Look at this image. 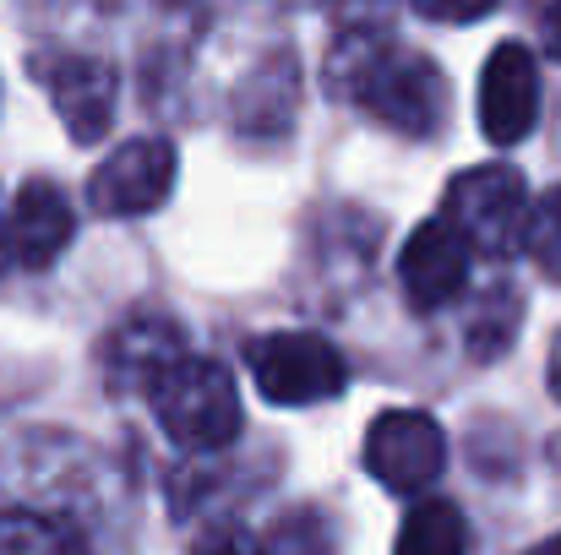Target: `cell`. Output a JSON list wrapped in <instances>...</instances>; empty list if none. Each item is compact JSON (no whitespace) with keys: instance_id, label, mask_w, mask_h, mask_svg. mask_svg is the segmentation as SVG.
<instances>
[{"instance_id":"6da1fadb","label":"cell","mask_w":561,"mask_h":555,"mask_svg":"<svg viewBox=\"0 0 561 555\" xmlns=\"http://www.w3.org/2000/svg\"><path fill=\"white\" fill-rule=\"evenodd\" d=\"M333 82L398 137H436L447 120V77L436 60L387 38H350L333 55Z\"/></svg>"},{"instance_id":"7a4b0ae2","label":"cell","mask_w":561,"mask_h":555,"mask_svg":"<svg viewBox=\"0 0 561 555\" xmlns=\"http://www.w3.org/2000/svg\"><path fill=\"white\" fill-rule=\"evenodd\" d=\"M148 403H153V419L164 425V436L186 452H213V447H229L240 436V392H234V375L218 366V360H202V355H175L153 370L148 381Z\"/></svg>"},{"instance_id":"3957f363","label":"cell","mask_w":561,"mask_h":555,"mask_svg":"<svg viewBox=\"0 0 561 555\" xmlns=\"http://www.w3.org/2000/svg\"><path fill=\"white\" fill-rule=\"evenodd\" d=\"M245 370L267 403L306 408L344 392V355L317 333H267L245 344Z\"/></svg>"},{"instance_id":"277c9868","label":"cell","mask_w":561,"mask_h":555,"mask_svg":"<svg viewBox=\"0 0 561 555\" xmlns=\"http://www.w3.org/2000/svg\"><path fill=\"white\" fill-rule=\"evenodd\" d=\"M447 218L463 229V240L485 256H507L524 240V218H529V190L518 181V170L507 164H485L469 170L447 185Z\"/></svg>"},{"instance_id":"5b68a950","label":"cell","mask_w":561,"mask_h":555,"mask_svg":"<svg viewBox=\"0 0 561 555\" xmlns=\"http://www.w3.org/2000/svg\"><path fill=\"white\" fill-rule=\"evenodd\" d=\"M442 463H447V436L420 408L376 414V425L366 430V469H371L376 485H387L398 496L425 490L442 474Z\"/></svg>"},{"instance_id":"8992f818","label":"cell","mask_w":561,"mask_h":555,"mask_svg":"<svg viewBox=\"0 0 561 555\" xmlns=\"http://www.w3.org/2000/svg\"><path fill=\"white\" fill-rule=\"evenodd\" d=\"M170 185H175V148L159 137H137L93 170L88 201L104 218H137V212H153L170 196Z\"/></svg>"},{"instance_id":"52a82bcc","label":"cell","mask_w":561,"mask_h":555,"mask_svg":"<svg viewBox=\"0 0 561 555\" xmlns=\"http://www.w3.org/2000/svg\"><path fill=\"white\" fill-rule=\"evenodd\" d=\"M540 120V71L524 44H502L480 71V131L502 148L524 142Z\"/></svg>"},{"instance_id":"ba28073f","label":"cell","mask_w":561,"mask_h":555,"mask_svg":"<svg viewBox=\"0 0 561 555\" xmlns=\"http://www.w3.org/2000/svg\"><path fill=\"white\" fill-rule=\"evenodd\" d=\"M469 240H463V229L442 212V218H425L414 234H409V245H403V256H398V278H403V289H409V300L420 305V311H436V305H447V300H458L463 294V284H469Z\"/></svg>"},{"instance_id":"9c48e42d","label":"cell","mask_w":561,"mask_h":555,"mask_svg":"<svg viewBox=\"0 0 561 555\" xmlns=\"http://www.w3.org/2000/svg\"><path fill=\"white\" fill-rule=\"evenodd\" d=\"M44 82H49V99L66 120V131L77 142H99L110 131V115H115V99H121V77L110 60H93V55H60L44 66Z\"/></svg>"},{"instance_id":"30bf717a","label":"cell","mask_w":561,"mask_h":555,"mask_svg":"<svg viewBox=\"0 0 561 555\" xmlns=\"http://www.w3.org/2000/svg\"><path fill=\"white\" fill-rule=\"evenodd\" d=\"M71 229H77V212H71L66 190L55 181H27L16 190L11 212H5L0 245H5V256L22 262V267H49V262L66 251Z\"/></svg>"},{"instance_id":"8fae6325","label":"cell","mask_w":561,"mask_h":555,"mask_svg":"<svg viewBox=\"0 0 561 555\" xmlns=\"http://www.w3.org/2000/svg\"><path fill=\"white\" fill-rule=\"evenodd\" d=\"M181 349H186V344H181V327H175V322L148 316V322H131V327H121V333H115L110 360H115V370H121L126 381H148L153 370L164 366V360H175Z\"/></svg>"},{"instance_id":"7c38bea8","label":"cell","mask_w":561,"mask_h":555,"mask_svg":"<svg viewBox=\"0 0 561 555\" xmlns=\"http://www.w3.org/2000/svg\"><path fill=\"white\" fill-rule=\"evenodd\" d=\"M463 545H469V523L447 501H420L398 529V551L403 555H458Z\"/></svg>"},{"instance_id":"4fadbf2b","label":"cell","mask_w":561,"mask_h":555,"mask_svg":"<svg viewBox=\"0 0 561 555\" xmlns=\"http://www.w3.org/2000/svg\"><path fill=\"white\" fill-rule=\"evenodd\" d=\"M82 534L44 512H0V555H60L77 551Z\"/></svg>"},{"instance_id":"5bb4252c","label":"cell","mask_w":561,"mask_h":555,"mask_svg":"<svg viewBox=\"0 0 561 555\" xmlns=\"http://www.w3.org/2000/svg\"><path fill=\"white\" fill-rule=\"evenodd\" d=\"M524 245L535 256V267L546 278L561 284V185H551L540 201H529V218H524Z\"/></svg>"},{"instance_id":"9a60e30c","label":"cell","mask_w":561,"mask_h":555,"mask_svg":"<svg viewBox=\"0 0 561 555\" xmlns=\"http://www.w3.org/2000/svg\"><path fill=\"white\" fill-rule=\"evenodd\" d=\"M414 11L431 22H480L496 11V0H414Z\"/></svg>"},{"instance_id":"2e32d148","label":"cell","mask_w":561,"mask_h":555,"mask_svg":"<svg viewBox=\"0 0 561 555\" xmlns=\"http://www.w3.org/2000/svg\"><path fill=\"white\" fill-rule=\"evenodd\" d=\"M546 44H551V49L561 55V0L551 5V16H546Z\"/></svg>"},{"instance_id":"e0dca14e","label":"cell","mask_w":561,"mask_h":555,"mask_svg":"<svg viewBox=\"0 0 561 555\" xmlns=\"http://www.w3.org/2000/svg\"><path fill=\"white\" fill-rule=\"evenodd\" d=\"M551 392L561 397V338H557V355H551Z\"/></svg>"}]
</instances>
